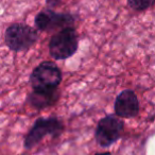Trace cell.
Masks as SVG:
<instances>
[{
	"label": "cell",
	"instance_id": "8fae6325",
	"mask_svg": "<svg viewBox=\"0 0 155 155\" xmlns=\"http://www.w3.org/2000/svg\"><path fill=\"white\" fill-rule=\"evenodd\" d=\"M96 155H112L110 152H104V153H98V154H96Z\"/></svg>",
	"mask_w": 155,
	"mask_h": 155
},
{
	"label": "cell",
	"instance_id": "6da1fadb",
	"mask_svg": "<svg viewBox=\"0 0 155 155\" xmlns=\"http://www.w3.org/2000/svg\"><path fill=\"white\" fill-rule=\"evenodd\" d=\"M79 47L78 34L73 27L60 30L49 41V53L55 60H65L77 52Z\"/></svg>",
	"mask_w": 155,
	"mask_h": 155
},
{
	"label": "cell",
	"instance_id": "3957f363",
	"mask_svg": "<svg viewBox=\"0 0 155 155\" xmlns=\"http://www.w3.org/2000/svg\"><path fill=\"white\" fill-rule=\"evenodd\" d=\"M62 81V72L58 65L51 62L41 63L33 70L30 82L35 91H54Z\"/></svg>",
	"mask_w": 155,
	"mask_h": 155
},
{
	"label": "cell",
	"instance_id": "30bf717a",
	"mask_svg": "<svg viewBox=\"0 0 155 155\" xmlns=\"http://www.w3.org/2000/svg\"><path fill=\"white\" fill-rule=\"evenodd\" d=\"M61 0H46V2H47V5H49V7H55V5H58V3H60Z\"/></svg>",
	"mask_w": 155,
	"mask_h": 155
},
{
	"label": "cell",
	"instance_id": "9c48e42d",
	"mask_svg": "<svg viewBox=\"0 0 155 155\" xmlns=\"http://www.w3.org/2000/svg\"><path fill=\"white\" fill-rule=\"evenodd\" d=\"M127 5L134 11L141 12L153 7L155 5V0H127Z\"/></svg>",
	"mask_w": 155,
	"mask_h": 155
},
{
	"label": "cell",
	"instance_id": "5b68a950",
	"mask_svg": "<svg viewBox=\"0 0 155 155\" xmlns=\"http://www.w3.org/2000/svg\"><path fill=\"white\" fill-rule=\"evenodd\" d=\"M123 121L112 115L105 116L98 123L96 129V140L101 147H110L119 139L123 131Z\"/></svg>",
	"mask_w": 155,
	"mask_h": 155
},
{
	"label": "cell",
	"instance_id": "52a82bcc",
	"mask_svg": "<svg viewBox=\"0 0 155 155\" xmlns=\"http://www.w3.org/2000/svg\"><path fill=\"white\" fill-rule=\"evenodd\" d=\"M139 113V102L133 91H123L115 101V114L121 118H132Z\"/></svg>",
	"mask_w": 155,
	"mask_h": 155
},
{
	"label": "cell",
	"instance_id": "277c9868",
	"mask_svg": "<svg viewBox=\"0 0 155 155\" xmlns=\"http://www.w3.org/2000/svg\"><path fill=\"white\" fill-rule=\"evenodd\" d=\"M63 130L64 125L62 121L55 117L47 119L38 118L25 137V148L32 149L47 135H51L53 138L58 137L62 134Z\"/></svg>",
	"mask_w": 155,
	"mask_h": 155
},
{
	"label": "cell",
	"instance_id": "8992f818",
	"mask_svg": "<svg viewBox=\"0 0 155 155\" xmlns=\"http://www.w3.org/2000/svg\"><path fill=\"white\" fill-rule=\"evenodd\" d=\"M34 21L38 30L50 32L56 29L72 27L74 24V17L69 13H58L51 9H46L35 16Z\"/></svg>",
	"mask_w": 155,
	"mask_h": 155
},
{
	"label": "cell",
	"instance_id": "ba28073f",
	"mask_svg": "<svg viewBox=\"0 0 155 155\" xmlns=\"http://www.w3.org/2000/svg\"><path fill=\"white\" fill-rule=\"evenodd\" d=\"M58 93L54 91H35L29 95L28 102L35 108H45L51 106L58 101Z\"/></svg>",
	"mask_w": 155,
	"mask_h": 155
},
{
	"label": "cell",
	"instance_id": "7a4b0ae2",
	"mask_svg": "<svg viewBox=\"0 0 155 155\" xmlns=\"http://www.w3.org/2000/svg\"><path fill=\"white\" fill-rule=\"evenodd\" d=\"M38 38L37 31L25 24H13L5 30V41L7 46L15 52L30 49Z\"/></svg>",
	"mask_w": 155,
	"mask_h": 155
}]
</instances>
